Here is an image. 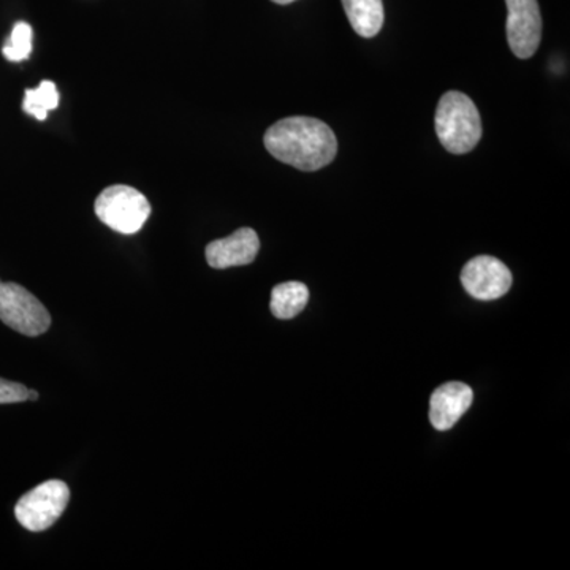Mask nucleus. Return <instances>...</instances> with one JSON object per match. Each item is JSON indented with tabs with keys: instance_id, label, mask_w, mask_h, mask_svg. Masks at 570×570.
I'll return each mask as SVG.
<instances>
[{
	"instance_id": "nucleus-1",
	"label": "nucleus",
	"mask_w": 570,
	"mask_h": 570,
	"mask_svg": "<svg viewBox=\"0 0 570 570\" xmlns=\"http://www.w3.org/2000/svg\"><path fill=\"white\" fill-rule=\"evenodd\" d=\"M266 151L302 171H317L335 160L336 135L316 118L292 116L273 124L264 137Z\"/></svg>"
},
{
	"instance_id": "nucleus-2",
	"label": "nucleus",
	"mask_w": 570,
	"mask_h": 570,
	"mask_svg": "<svg viewBox=\"0 0 570 570\" xmlns=\"http://www.w3.org/2000/svg\"><path fill=\"white\" fill-rule=\"evenodd\" d=\"M436 134L442 146L452 154H466L482 138V119L475 104L459 91H449L439 100Z\"/></svg>"
},
{
	"instance_id": "nucleus-3",
	"label": "nucleus",
	"mask_w": 570,
	"mask_h": 570,
	"mask_svg": "<svg viewBox=\"0 0 570 570\" xmlns=\"http://www.w3.org/2000/svg\"><path fill=\"white\" fill-rule=\"evenodd\" d=\"M96 214L100 223L122 235L140 232L151 216L148 198L126 184L107 187L96 200Z\"/></svg>"
},
{
	"instance_id": "nucleus-4",
	"label": "nucleus",
	"mask_w": 570,
	"mask_h": 570,
	"mask_svg": "<svg viewBox=\"0 0 570 570\" xmlns=\"http://www.w3.org/2000/svg\"><path fill=\"white\" fill-rule=\"evenodd\" d=\"M70 501V490L62 480H48L26 493L14 505V517L28 531H47L56 523Z\"/></svg>"
},
{
	"instance_id": "nucleus-5",
	"label": "nucleus",
	"mask_w": 570,
	"mask_h": 570,
	"mask_svg": "<svg viewBox=\"0 0 570 570\" xmlns=\"http://www.w3.org/2000/svg\"><path fill=\"white\" fill-rule=\"evenodd\" d=\"M0 321L29 337L43 335L51 326L47 307L17 283L0 284Z\"/></svg>"
},
{
	"instance_id": "nucleus-6",
	"label": "nucleus",
	"mask_w": 570,
	"mask_h": 570,
	"mask_svg": "<svg viewBox=\"0 0 570 570\" xmlns=\"http://www.w3.org/2000/svg\"><path fill=\"white\" fill-rule=\"evenodd\" d=\"M508 3V40L510 50L520 59H530L542 39V17L538 0H505Z\"/></svg>"
},
{
	"instance_id": "nucleus-7",
	"label": "nucleus",
	"mask_w": 570,
	"mask_h": 570,
	"mask_svg": "<svg viewBox=\"0 0 570 570\" xmlns=\"http://www.w3.org/2000/svg\"><path fill=\"white\" fill-rule=\"evenodd\" d=\"M461 283L469 295L482 302L501 298L512 285V273L508 266L490 255H479L464 265Z\"/></svg>"
},
{
	"instance_id": "nucleus-8",
	"label": "nucleus",
	"mask_w": 570,
	"mask_h": 570,
	"mask_svg": "<svg viewBox=\"0 0 570 570\" xmlns=\"http://www.w3.org/2000/svg\"><path fill=\"white\" fill-rule=\"evenodd\" d=\"M258 250H261L258 235L253 228L243 227L227 238L209 243L205 255L212 268L225 269L253 264Z\"/></svg>"
},
{
	"instance_id": "nucleus-9",
	"label": "nucleus",
	"mask_w": 570,
	"mask_h": 570,
	"mask_svg": "<svg viewBox=\"0 0 570 570\" xmlns=\"http://www.w3.org/2000/svg\"><path fill=\"white\" fill-rule=\"evenodd\" d=\"M474 393L461 382H449L434 390L430 401L431 425L439 431H448L456 425L464 412L471 407Z\"/></svg>"
},
{
	"instance_id": "nucleus-10",
	"label": "nucleus",
	"mask_w": 570,
	"mask_h": 570,
	"mask_svg": "<svg viewBox=\"0 0 570 570\" xmlns=\"http://www.w3.org/2000/svg\"><path fill=\"white\" fill-rule=\"evenodd\" d=\"M347 20L363 39H373L384 26L382 0H343Z\"/></svg>"
},
{
	"instance_id": "nucleus-11",
	"label": "nucleus",
	"mask_w": 570,
	"mask_h": 570,
	"mask_svg": "<svg viewBox=\"0 0 570 570\" xmlns=\"http://www.w3.org/2000/svg\"><path fill=\"white\" fill-rule=\"evenodd\" d=\"M307 302H309V291L303 283L277 284L272 292V307L273 316L281 318V321H288L294 318L305 309Z\"/></svg>"
},
{
	"instance_id": "nucleus-12",
	"label": "nucleus",
	"mask_w": 570,
	"mask_h": 570,
	"mask_svg": "<svg viewBox=\"0 0 570 570\" xmlns=\"http://www.w3.org/2000/svg\"><path fill=\"white\" fill-rule=\"evenodd\" d=\"M59 105V92L52 81H41L39 88L28 89L24 94L22 110L39 121L48 118V112L56 110Z\"/></svg>"
},
{
	"instance_id": "nucleus-13",
	"label": "nucleus",
	"mask_w": 570,
	"mask_h": 570,
	"mask_svg": "<svg viewBox=\"0 0 570 570\" xmlns=\"http://www.w3.org/2000/svg\"><path fill=\"white\" fill-rule=\"evenodd\" d=\"M7 61L22 62L29 59L32 52V28L28 22L20 21L14 24L9 40L2 48Z\"/></svg>"
},
{
	"instance_id": "nucleus-14",
	"label": "nucleus",
	"mask_w": 570,
	"mask_h": 570,
	"mask_svg": "<svg viewBox=\"0 0 570 570\" xmlns=\"http://www.w3.org/2000/svg\"><path fill=\"white\" fill-rule=\"evenodd\" d=\"M28 390L22 384L0 379V404L24 403L28 401Z\"/></svg>"
},
{
	"instance_id": "nucleus-15",
	"label": "nucleus",
	"mask_w": 570,
	"mask_h": 570,
	"mask_svg": "<svg viewBox=\"0 0 570 570\" xmlns=\"http://www.w3.org/2000/svg\"><path fill=\"white\" fill-rule=\"evenodd\" d=\"M28 400H31V401L39 400V392H36V390H28Z\"/></svg>"
},
{
	"instance_id": "nucleus-16",
	"label": "nucleus",
	"mask_w": 570,
	"mask_h": 570,
	"mask_svg": "<svg viewBox=\"0 0 570 570\" xmlns=\"http://www.w3.org/2000/svg\"><path fill=\"white\" fill-rule=\"evenodd\" d=\"M275 3H279V6H288V3L295 2V0H273Z\"/></svg>"
},
{
	"instance_id": "nucleus-17",
	"label": "nucleus",
	"mask_w": 570,
	"mask_h": 570,
	"mask_svg": "<svg viewBox=\"0 0 570 570\" xmlns=\"http://www.w3.org/2000/svg\"><path fill=\"white\" fill-rule=\"evenodd\" d=\"M0 284H2V281H0Z\"/></svg>"
}]
</instances>
